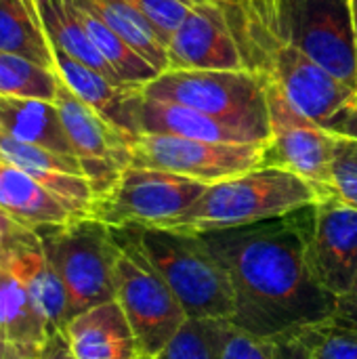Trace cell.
Returning a JSON list of instances; mask_svg holds the SVG:
<instances>
[{"mask_svg": "<svg viewBox=\"0 0 357 359\" xmlns=\"http://www.w3.org/2000/svg\"><path fill=\"white\" fill-rule=\"evenodd\" d=\"M314 206L246 227L202 236L231 284V324L274 343L332 320L337 299L311 276L307 244Z\"/></svg>", "mask_w": 357, "mask_h": 359, "instance_id": "cell-1", "label": "cell"}, {"mask_svg": "<svg viewBox=\"0 0 357 359\" xmlns=\"http://www.w3.org/2000/svg\"><path fill=\"white\" fill-rule=\"evenodd\" d=\"M112 233L122 250L141 259L168 284L189 320H231V284L202 236L137 225L112 227Z\"/></svg>", "mask_w": 357, "mask_h": 359, "instance_id": "cell-2", "label": "cell"}, {"mask_svg": "<svg viewBox=\"0 0 357 359\" xmlns=\"http://www.w3.org/2000/svg\"><path fill=\"white\" fill-rule=\"evenodd\" d=\"M320 200V191L299 175L278 166H259L208 185L189 210L162 229L210 233L246 227L290 215Z\"/></svg>", "mask_w": 357, "mask_h": 359, "instance_id": "cell-3", "label": "cell"}, {"mask_svg": "<svg viewBox=\"0 0 357 359\" xmlns=\"http://www.w3.org/2000/svg\"><path fill=\"white\" fill-rule=\"evenodd\" d=\"M269 74L257 69H166L147 82L145 97L198 109L246 135L269 143Z\"/></svg>", "mask_w": 357, "mask_h": 359, "instance_id": "cell-4", "label": "cell"}, {"mask_svg": "<svg viewBox=\"0 0 357 359\" xmlns=\"http://www.w3.org/2000/svg\"><path fill=\"white\" fill-rule=\"evenodd\" d=\"M42 250L59 273L69 303V320L97 305L116 301V263L120 246L112 227L95 217L36 231Z\"/></svg>", "mask_w": 357, "mask_h": 359, "instance_id": "cell-5", "label": "cell"}, {"mask_svg": "<svg viewBox=\"0 0 357 359\" xmlns=\"http://www.w3.org/2000/svg\"><path fill=\"white\" fill-rule=\"evenodd\" d=\"M278 42L290 44L357 90L351 0H271Z\"/></svg>", "mask_w": 357, "mask_h": 359, "instance_id": "cell-6", "label": "cell"}, {"mask_svg": "<svg viewBox=\"0 0 357 359\" xmlns=\"http://www.w3.org/2000/svg\"><path fill=\"white\" fill-rule=\"evenodd\" d=\"M208 185L166 170L128 166L95 198L90 217L109 227H166L204 194Z\"/></svg>", "mask_w": 357, "mask_h": 359, "instance_id": "cell-7", "label": "cell"}, {"mask_svg": "<svg viewBox=\"0 0 357 359\" xmlns=\"http://www.w3.org/2000/svg\"><path fill=\"white\" fill-rule=\"evenodd\" d=\"M265 143H213L141 133L130 141V164L175 172L213 185L265 164Z\"/></svg>", "mask_w": 357, "mask_h": 359, "instance_id": "cell-8", "label": "cell"}, {"mask_svg": "<svg viewBox=\"0 0 357 359\" xmlns=\"http://www.w3.org/2000/svg\"><path fill=\"white\" fill-rule=\"evenodd\" d=\"M116 301L122 307L141 359H156L189 320L177 294L141 259L120 248Z\"/></svg>", "mask_w": 357, "mask_h": 359, "instance_id": "cell-9", "label": "cell"}, {"mask_svg": "<svg viewBox=\"0 0 357 359\" xmlns=\"http://www.w3.org/2000/svg\"><path fill=\"white\" fill-rule=\"evenodd\" d=\"M269 143L263 166L286 168L309 181L322 198L335 196L332 166L337 154V135L320 122L297 111L284 93L269 80Z\"/></svg>", "mask_w": 357, "mask_h": 359, "instance_id": "cell-10", "label": "cell"}, {"mask_svg": "<svg viewBox=\"0 0 357 359\" xmlns=\"http://www.w3.org/2000/svg\"><path fill=\"white\" fill-rule=\"evenodd\" d=\"M55 105L74 154L80 160L86 179L93 183L95 198L105 194L120 172L130 166L133 135L105 120L99 111L78 99L63 82H59Z\"/></svg>", "mask_w": 357, "mask_h": 359, "instance_id": "cell-11", "label": "cell"}, {"mask_svg": "<svg viewBox=\"0 0 357 359\" xmlns=\"http://www.w3.org/2000/svg\"><path fill=\"white\" fill-rule=\"evenodd\" d=\"M307 263L314 280L335 299L351 288L357 276V208L337 196L314 206Z\"/></svg>", "mask_w": 357, "mask_h": 359, "instance_id": "cell-12", "label": "cell"}, {"mask_svg": "<svg viewBox=\"0 0 357 359\" xmlns=\"http://www.w3.org/2000/svg\"><path fill=\"white\" fill-rule=\"evenodd\" d=\"M168 69H250L225 13L196 2L170 36Z\"/></svg>", "mask_w": 357, "mask_h": 359, "instance_id": "cell-13", "label": "cell"}, {"mask_svg": "<svg viewBox=\"0 0 357 359\" xmlns=\"http://www.w3.org/2000/svg\"><path fill=\"white\" fill-rule=\"evenodd\" d=\"M267 74L297 111L320 124L343 109L357 93L324 65L284 42L276 46Z\"/></svg>", "mask_w": 357, "mask_h": 359, "instance_id": "cell-14", "label": "cell"}, {"mask_svg": "<svg viewBox=\"0 0 357 359\" xmlns=\"http://www.w3.org/2000/svg\"><path fill=\"white\" fill-rule=\"evenodd\" d=\"M55 72L59 80L86 105L99 111L105 120L128 135H137L135 107L141 97V88L137 84H120L103 76L101 72L84 65L82 61L69 57L67 53L53 48Z\"/></svg>", "mask_w": 357, "mask_h": 359, "instance_id": "cell-15", "label": "cell"}, {"mask_svg": "<svg viewBox=\"0 0 357 359\" xmlns=\"http://www.w3.org/2000/svg\"><path fill=\"white\" fill-rule=\"evenodd\" d=\"M0 265L8 269L27 290L50 330H63L69 322L67 290L46 259L38 233H29L0 255Z\"/></svg>", "mask_w": 357, "mask_h": 359, "instance_id": "cell-16", "label": "cell"}, {"mask_svg": "<svg viewBox=\"0 0 357 359\" xmlns=\"http://www.w3.org/2000/svg\"><path fill=\"white\" fill-rule=\"evenodd\" d=\"M63 332L76 359H141L137 339L118 301L74 316Z\"/></svg>", "mask_w": 357, "mask_h": 359, "instance_id": "cell-17", "label": "cell"}, {"mask_svg": "<svg viewBox=\"0 0 357 359\" xmlns=\"http://www.w3.org/2000/svg\"><path fill=\"white\" fill-rule=\"evenodd\" d=\"M50 332L23 284L0 265V359H38Z\"/></svg>", "mask_w": 357, "mask_h": 359, "instance_id": "cell-18", "label": "cell"}, {"mask_svg": "<svg viewBox=\"0 0 357 359\" xmlns=\"http://www.w3.org/2000/svg\"><path fill=\"white\" fill-rule=\"evenodd\" d=\"M0 210L27 229L65 225L78 217H88L76 210L69 202L40 185L27 172L0 160Z\"/></svg>", "mask_w": 357, "mask_h": 359, "instance_id": "cell-19", "label": "cell"}, {"mask_svg": "<svg viewBox=\"0 0 357 359\" xmlns=\"http://www.w3.org/2000/svg\"><path fill=\"white\" fill-rule=\"evenodd\" d=\"M135 122H137V135L158 133V135H175V137H185V139L213 141V143H252L240 130L198 109H191L181 103H173V101L145 97L143 90L135 107Z\"/></svg>", "mask_w": 357, "mask_h": 359, "instance_id": "cell-20", "label": "cell"}, {"mask_svg": "<svg viewBox=\"0 0 357 359\" xmlns=\"http://www.w3.org/2000/svg\"><path fill=\"white\" fill-rule=\"evenodd\" d=\"M0 133L23 143L76 156L55 101L0 95Z\"/></svg>", "mask_w": 357, "mask_h": 359, "instance_id": "cell-21", "label": "cell"}, {"mask_svg": "<svg viewBox=\"0 0 357 359\" xmlns=\"http://www.w3.org/2000/svg\"><path fill=\"white\" fill-rule=\"evenodd\" d=\"M0 50L55 69L36 0H0Z\"/></svg>", "mask_w": 357, "mask_h": 359, "instance_id": "cell-22", "label": "cell"}, {"mask_svg": "<svg viewBox=\"0 0 357 359\" xmlns=\"http://www.w3.org/2000/svg\"><path fill=\"white\" fill-rule=\"evenodd\" d=\"M40 19L44 23V32L48 36L50 48H59L67 53L69 57L82 61L84 65L101 72L114 82H120L114 69L105 63V59L99 55L95 44L90 42L74 0H36ZM124 84V82H120Z\"/></svg>", "mask_w": 357, "mask_h": 359, "instance_id": "cell-23", "label": "cell"}, {"mask_svg": "<svg viewBox=\"0 0 357 359\" xmlns=\"http://www.w3.org/2000/svg\"><path fill=\"white\" fill-rule=\"evenodd\" d=\"M160 74L168 69V48L133 0H80Z\"/></svg>", "mask_w": 357, "mask_h": 359, "instance_id": "cell-24", "label": "cell"}, {"mask_svg": "<svg viewBox=\"0 0 357 359\" xmlns=\"http://www.w3.org/2000/svg\"><path fill=\"white\" fill-rule=\"evenodd\" d=\"M74 2H76L78 17L84 25L90 42L95 44L99 55L105 59V63L114 69V74L118 76L120 82L145 86L156 76H160V72L154 65H149L137 50H133V46L126 44L90 6H86L80 0H74Z\"/></svg>", "mask_w": 357, "mask_h": 359, "instance_id": "cell-25", "label": "cell"}, {"mask_svg": "<svg viewBox=\"0 0 357 359\" xmlns=\"http://www.w3.org/2000/svg\"><path fill=\"white\" fill-rule=\"evenodd\" d=\"M274 359H357V332L332 320L269 343Z\"/></svg>", "mask_w": 357, "mask_h": 359, "instance_id": "cell-26", "label": "cell"}, {"mask_svg": "<svg viewBox=\"0 0 357 359\" xmlns=\"http://www.w3.org/2000/svg\"><path fill=\"white\" fill-rule=\"evenodd\" d=\"M59 82L55 69L0 50V95L55 101Z\"/></svg>", "mask_w": 357, "mask_h": 359, "instance_id": "cell-27", "label": "cell"}, {"mask_svg": "<svg viewBox=\"0 0 357 359\" xmlns=\"http://www.w3.org/2000/svg\"><path fill=\"white\" fill-rule=\"evenodd\" d=\"M225 320H187L156 359H221V324Z\"/></svg>", "mask_w": 357, "mask_h": 359, "instance_id": "cell-28", "label": "cell"}, {"mask_svg": "<svg viewBox=\"0 0 357 359\" xmlns=\"http://www.w3.org/2000/svg\"><path fill=\"white\" fill-rule=\"evenodd\" d=\"M332 191L345 204L357 208V141L353 139L337 137Z\"/></svg>", "mask_w": 357, "mask_h": 359, "instance_id": "cell-29", "label": "cell"}, {"mask_svg": "<svg viewBox=\"0 0 357 359\" xmlns=\"http://www.w3.org/2000/svg\"><path fill=\"white\" fill-rule=\"evenodd\" d=\"M141 13L149 19V23L156 27L160 38L168 44L175 29L181 25L187 11L198 0H133Z\"/></svg>", "mask_w": 357, "mask_h": 359, "instance_id": "cell-30", "label": "cell"}, {"mask_svg": "<svg viewBox=\"0 0 357 359\" xmlns=\"http://www.w3.org/2000/svg\"><path fill=\"white\" fill-rule=\"evenodd\" d=\"M221 359H274V351L269 343L225 320L221 324Z\"/></svg>", "mask_w": 357, "mask_h": 359, "instance_id": "cell-31", "label": "cell"}, {"mask_svg": "<svg viewBox=\"0 0 357 359\" xmlns=\"http://www.w3.org/2000/svg\"><path fill=\"white\" fill-rule=\"evenodd\" d=\"M322 126L326 130H330L332 135H337V137H345V139L357 141V93L343 109H339Z\"/></svg>", "mask_w": 357, "mask_h": 359, "instance_id": "cell-32", "label": "cell"}, {"mask_svg": "<svg viewBox=\"0 0 357 359\" xmlns=\"http://www.w3.org/2000/svg\"><path fill=\"white\" fill-rule=\"evenodd\" d=\"M332 322L357 332V276L356 280H353V284H351V288L343 297L337 299Z\"/></svg>", "mask_w": 357, "mask_h": 359, "instance_id": "cell-33", "label": "cell"}, {"mask_svg": "<svg viewBox=\"0 0 357 359\" xmlns=\"http://www.w3.org/2000/svg\"><path fill=\"white\" fill-rule=\"evenodd\" d=\"M29 233H34V229H27V227L19 225L6 212L0 210V255L4 250H8L11 246H15L17 242H21L23 238H27Z\"/></svg>", "mask_w": 357, "mask_h": 359, "instance_id": "cell-34", "label": "cell"}, {"mask_svg": "<svg viewBox=\"0 0 357 359\" xmlns=\"http://www.w3.org/2000/svg\"><path fill=\"white\" fill-rule=\"evenodd\" d=\"M38 359H76L72 353V347L65 339V332L63 330H55L48 334L44 347H42V353Z\"/></svg>", "mask_w": 357, "mask_h": 359, "instance_id": "cell-35", "label": "cell"}, {"mask_svg": "<svg viewBox=\"0 0 357 359\" xmlns=\"http://www.w3.org/2000/svg\"><path fill=\"white\" fill-rule=\"evenodd\" d=\"M351 8H353V27H356V42H357V0H351Z\"/></svg>", "mask_w": 357, "mask_h": 359, "instance_id": "cell-36", "label": "cell"}]
</instances>
